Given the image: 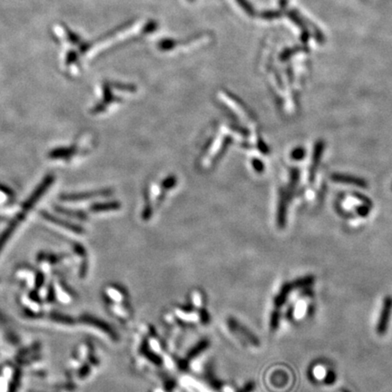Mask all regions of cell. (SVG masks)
<instances>
[{"mask_svg": "<svg viewBox=\"0 0 392 392\" xmlns=\"http://www.w3.org/2000/svg\"><path fill=\"white\" fill-rule=\"evenodd\" d=\"M324 381L327 385H331L336 381V374L332 370H329L325 376Z\"/></svg>", "mask_w": 392, "mask_h": 392, "instance_id": "9", "label": "cell"}, {"mask_svg": "<svg viewBox=\"0 0 392 392\" xmlns=\"http://www.w3.org/2000/svg\"><path fill=\"white\" fill-rule=\"evenodd\" d=\"M261 17L264 20H272V19L280 18L281 13L278 11H265L261 15Z\"/></svg>", "mask_w": 392, "mask_h": 392, "instance_id": "7", "label": "cell"}, {"mask_svg": "<svg viewBox=\"0 0 392 392\" xmlns=\"http://www.w3.org/2000/svg\"><path fill=\"white\" fill-rule=\"evenodd\" d=\"M315 281V277L313 275L304 276L302 278L300 279H297L296 281H292L293 286L295 289L298 288H305V287H308V286L313 284Z\"/></svg>", "mask_w": 392, "mask_h": 392, "instance_id": "4", "label": "cell"}, {"mask_svg": "<svg viewBox=\"0 0 392 392\" xmlns=\"http://www.w3.org/2000/svg\"><path fill=\"white\" fill-rule=\"evenodd\" d=\"M294 289L295 288H294L292 282H286L285 284L282 285L280 292L276 295L275 299H274V305H275L276 308H280L281 305L285 303L286 300L288 299V296Z\"/></svg>", "mask_w": 392, "mask_h": 392, "instance_id": "2", "label": "cell"}, {"mask_svg": "<svg viewBox=\"0 0 392 392\" xmlns=\"http://www.w3.org/2000/svg\"><path fill=\"white\" fill-rule=\"evenodd\" d=\"M287 3H288V0H280V5L282 8H284L287 5Z\"/></svg>", "mask_w": 392, "mask_h": 392, "instance_id": "10", "label": "cell"}, {"mask_svg": "<svg viewBox=\"0 0 392 392\" xmlns=\"http://www.w3.org/2000/svg\"><path fill=\"white\" fill-rule=\"evenodd\" d=\"M342 392H348V391H347V390H343V391Z\"/></svg>", "mask_w": 392, "mask_h": 392, "instance_id": "11", "label": "cell"}, {"mask_svg": "<svg viewBox=\"0 0 392 392\" xmlns=\"http://www.w3.org/2000/svg\"><path fill=\"white\" fill-rule=\"evenodd\" d=\"M392 315V296L387 295L383 299L382 308L376 327V332L379 336L387 333Z\"/></svg>", "mask_w": 392, "mask_h": 392, "instance_id": "1", "label": "cell"}, {"mask_svg": "<svg viewBox=\"0 0 392 392\" xmlns=\"http://www.w3.org/2000/svg\"><path fill=\"white\" fill-rule=\"evenodd\" d=\"M207 345H208L207 341H206V340H203L201 343H199L197 348H195V349L192 350V351L190 352V358H193V357H194L196 354H198L199 352H201L202 350H203L204 348L207 347Z\"/></svg>", "mask_w": 392, "mask_h": 392, "instance_id": "8", "label": "cell"}, {"mask_svg": "<svg viewBox=\"0 0 392 392\" xmlns=\"http://www.w3.org/2000/svg\"><path fill=\"white\" fill-rule=\"evenodd\" d=\"M236 1H237L238 4L242 7V10H244L246 13H248L249 16L253 17L255 15V11L253 10V8L247 0H236Z\"/></svg>", "mask_w": 392, "mask_h": 392, "instance_id": "5", "label": "cell"}, {"mask_svg": "<svg viewBox=\"0 0 392 392\" xmlns=\"http://www.w3.org/2000/svg\"><path fill=\"white\" fill-rule=\"evenodd\" d=\"M280 323V311L279 310H274L271 314V328L272 329H277L279 327Z\"/></svg>", "mask_w": 392, "mask_h": 392, "instance_id": "6", "label": "cell"}, {"mask_svg": "<svg viewBox=\"0 0 392 392\" xmlns=\"http://www.w3.org/2000/svg\"><path fill=\"white\" fill-rule=\"evenodd\" d=\"M229 326H230V328L233 329L234 331H241L242 335H243L244 337H246L247 339L250 340L251 343L253 344V345H258V344H259V339H257L255 336H253L248 329L246 330L244 328H242L243 326L239 324L235 319H230V320H229Z\"/></svg>", "mask_w": 392, "mask_h": 392, "instance_id": "3", "label": "cell"}, {"mask_svg": "<svg viewBox=\"0 0 392 392\" xmlns=\"http://www.w3.org/2000/svg\"><path fill=\"white\" fill-rule=\"evenodd\" d=\"M189 1H191V2H192V1H194V0H189Z\"/></svg>", "mask_w": 392, "mask_h": 392, "instance_id": "12", "label": "cell"}]
</instances>
